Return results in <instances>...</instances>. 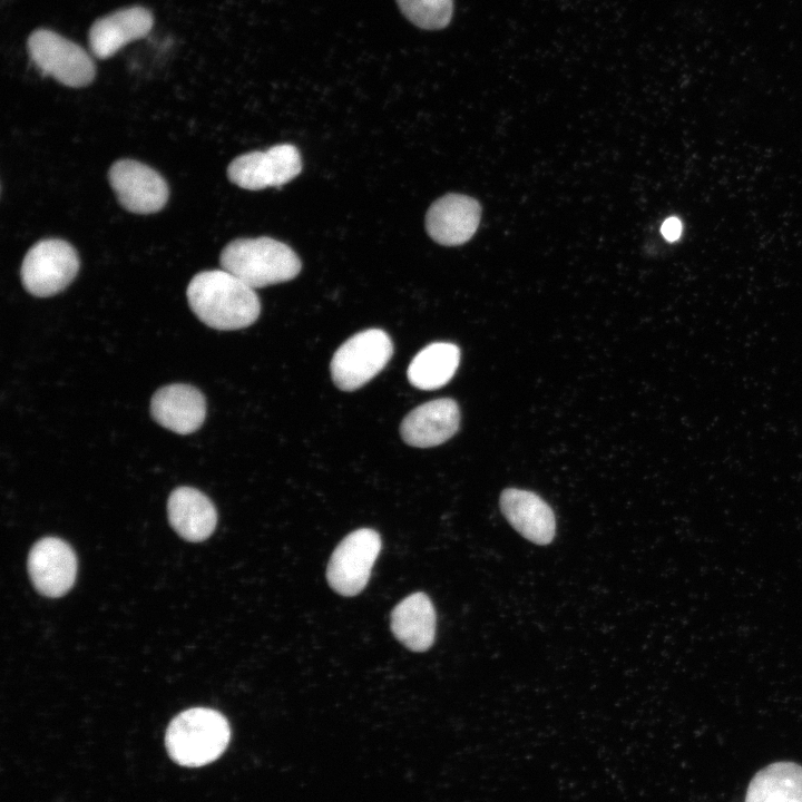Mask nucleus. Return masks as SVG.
Listing matches in <instances>:
<instances>
[{
	"instance_id": "f257e3e1",
	"label": "nucleus",
	"mask_w": 802,
	"mask_h": 802,
	"mask_svg": "<svg viewBox=\"0 0 802 802\" xmlns=\"http://www.w3.org/2000/svg\"><path fill=\"white\" fill-rule=\"evenodd\" d=\"M186 294L194 314L215 330L244 329L260 316L261 303L255 290L223 268L196 274Z\"/></svg>"
},
{
	"instance_id": "f03ea898",
	"label": "nucleus",
	"mask_w": 802,
	"mask_h": 802,
	"mask_svg": "<svg viewBox=\"0 0 802 802\" xmlns=\"http://www.w3.org/2000/svg\"><path fill=\"white\" fill-rule=\"evenodd\" d=\"M219 263L223 270L254 290L291 281L302 267L288 245L267 236L229 242L221 253Z\"/></svg>"
},
{
	"instance_id": "7ed1b4c3",
	"label": "nucleus",
	"mask_w": 802,
	"mask_h": 802,
	"mask_svg": "<svg viewBox=\"0 0 802 802\" xmlns=\"http://www.w3.org/2000/svg\"><path fill=\"white\" fill-rule=\"evenodd\" d=\"M231 728L226 718L212 708L194 707L169 723L165 745L169 756L184 766H202L216 760L226 749Z\"/></svg>"
},
{
	"instance_id": "20e7f679",
	"label": "nucleus",
	"mask_w": 802,
	"mask_h": 802,
	"mask_svg": "<svg viewBox=\"0 0 802 802\" xmlns=\"http://www.w3.org/2000/svg\"><path fill=\"white\" fill-rule=\"evenodd\" d=\"M393 354V344L380 329L361 331L348 339L333 354L330 370L334 384L354 391L384 369Z\"/></svg>"
},
{
	"instance_id": "39448f33",
	"label": "nucleus",
	"mask_w": 802,
	"mask_h": 802,
	"mask_svg": "<svg viewBox=\"0 0 802 802\" xmlns=\"http://www.w3.org/2000/svg\"><path fill=\"white\" fill-rule=\"evenodd\" d=\"M27 47L31 60L41 74L67 87H86L95 78L96 67L88 52L55 31H33L28 38Z\"/></svg>"
},
{
	"instance_id": "423d86ee",
	"label": "nucleus",
	"mask_w": 802,
	"mask_h": 802,
	"mask_svg": "<svg viewBox=\"0 0 802 802\" xmlns=\"http://www.w3.org/2000/svg\"><path fill=\"white\" fill-rule=\"evenodd\" d=\"M78 270L79 257L72 245L60 238H45L27 252L20 276L31 295L48 297L65 290Z\"/></svg>"
},
{
	"instance_id": "0eeeda50",
	"label": "nucleus",
	"mask_w": 802,
	"mask_h": 802,
	"mask_svg": "<svg viewBox=\"0 0 802 802\" xmlns=\"http://www.w3.org/2000/svg\"><path fill=\"white\" fill-rule=\"evenodd\" d=\"M379 534L361 528L349 534L334 549L326 570L329 585L342 596H355L369 581L381 550Z\"/></svg>"
},
{
	"instance_id": "6e6552de",
	"label": "nucleus",
	"mask_w": 802,
	"mask_h": 802,
	"mask_svg": "<svg viewBox=\"0 0 802 802\" xmlns=\"http://www.w3.org/2000/svg\"><path fill=\"white\" fill-rule=\"evenodd\" d=\"M301 170L302 159L297 148L281 144L236 157L227 167V176L241 188L260 190L280 187L295 178Z\"/></svg>"
},
{
	"instance_id": "1a4fd4ad",
	"label": "nucleus",
	"mask_w": 802,
	"mask_h": 802,
	"mask_svg": "<svg viewBox=\"0 0 802 802\" xmlns=\"http://www.w3.org/2000/svg\"><path fill=\"white\" fill-rule=\"evenodd\" d=\"M108 179L118 202L128 212L153 214L168 200V185L155 169L134 159H120L109 168Z\"/></svg>"
},
{
	"instance_id": "9d476101",
	"label": "nucleus",
	"mask_w": 802,
	"mask_h": 802,
	"mask_svg": "<svg viewBox=\"0 0 802 802\" xmlns=\"http://www.w3.org/2000/svg\"><path fill=\"white\" fill-rule=\"evenodd\" d=\"M27 566L35 588L47 597L65 595L77 575V557L72 548L57 537L38 540L30 549Z\"/></svg>"
},
{
	"instance_id": "9b49d317",
	"label": "nucleus",
	"mask_w": 802,
	"mask_h": 802,
	"mask_svg": "<svg viewBox=\"0 0 802 802\" xmlns=\"http://www.w3.org/2000/svg\"><path fill=\"white\" fill-rule=\"evenodd\" d=\"M481 207L475 198L461 194H448L429 207L426 228L438 244L457 246L468 242L476 233Z\"/></svg>"
},
{
	"instance_id": "f8f14e48",
	"label": "nucleus",
	"mask_w": 802,
	"mask_h": 802,
	"mask_svg": "<svg viewBox=\"0 0 802 802\" xmlns=\"http://www.w3.org/2000/svg\"><path fill=\"white\" fill-rule=\"evenodd\" d=\"M459 424L457 402L443 398L426 402L409 412L401 422L400 433L409 446L430 448L449 440Z\"/></svg>"
},
{
	"instance_id": "ddd939ff",
	"label": "nucleus",
	"mask_w": 802,
	"mask_h": 802,
	"mask_svg": "<svg viewBox=\"0 0 802 802\" xmlns=\"http://www.w3.org/2000/svg\"><path fill=\"white\" fill-rule=\"evenodd\" d=\"M153 418L162 427L178 433L195 432L206 417V402L193 385L175 383L160 388L150 402Z\"/></svg>"
},
{
	"instance_id": "4468645a",
	"label": "nucleus",
	"mask_w": 802,
	"mask_h": 802,
	"mask_svg": "<svg viewBox=\"0 0 802 802\" xmlns=\"http://www.w3.org/2000/svg\"><path fill=\"white\" fill-rule=\"evenodd\" d=\"M154 19L143 7H129L96 20L89 30V46L99 59L115 55L128 42L145 37L153 28Z\"/></svg>"
},
{
	"instance_id": "2eb2a0df",
	"label": "nucleus",
	"mask_w": 802,
	"mask_h": 802,
	"mask_svg": "<svg viewBox=\"0 0 802 802\" xmlns=\"http://www.w3.org/2000/svg\"><path fill=\"white\" fill-rule=\"evenodd\" d=\"M500 508L510 525L528 540L547 545L554 539V511L538 495L516 488L506 489L500 496Z\"/></svg>"
},
{
	"instance_id": "dca6fc26",
	"label": "nucleus",
	"mask_w": 802,
	"mask_h": 802,
	"mask_svg": "<svg viewBox=\"0 0 802 802\" xmlns=\"http://www.w3.org/2000/svg\"><path fill=\"white\" fill-rule=\"evenodd\" d=\"M167 512L175 531L192 542L207 539L217 522V512L212 501L190 487L173 490L168 498Z\"/></svg>"
},
{
	"instance_id": "f3484780",
	"label": "nucleus",
	"mask_w": 802,
	"mask_h": 802,
	"mask_svg": "<svg viewBox=\"0 0 802 802\" xmlns=\"http://www.w3.org/2000/svg\"><path fill=\"white\" fill-rule=\"evenodd\" d=\"M394 637L413 652L427 651L436 636V612L423 593H414L401 600L391 613Z\"/></svg>"
},
{
	"instance_id": "a211bd4d",
	"label": "nucleus",
	"mask_w": 802,
	"mask_h": 802,
	"mask_svg": "<svg viewBox=\"0 0 802 802\" xmlns=\"http://www.w3.org/2000/svg\"><path fill=\"white\" fill-rule=\"evenodd\" d=\"M745 802H802V766L776 762L761 769L749 784Z\"/></svg>"
},
{
	"instance_id": "6ab92c4d",
	"label": "nucleus",
	"mask_w": 802,
	"mask_h": 802,
	"mask_svg": "<svg viewBox=\"0 0 802 802\" xmlns=\"http://www.w3.org/2000/svg\"><path fill=\"white\" fill-rule=\"evenodd\" d=\"M460 362V350L448 342L423 348L408 368L410 383L421 390H436L448 383Z\"/></svg>"
},
{
	"instance_id": "aec40b11",
	"label": "nucleus",
	"mask_w": 802,
	"mask_h": 802,
	"mask_svg": "<svg viewBox=\"0 0 802 802\" xmlns=\"http://www.w3.org/2000/svg\"><path fill=\"white\" fill-rule=\"evenodd\" d=\"M401 12L415 26L436 30L451 20L452 0H397Z\"/></svg>"
},
{
	"instance_id": "412c9836",
	"label": "nucleus",
	"mask_w": 802,
	"mask_h": 802,
	"mask_svg": "<svg viewBox=\"0 0 802 802\" xmlns=\"http://www.w3.org/2000/svg\"><path fill=\"white\" fill-rule=\"evenodd\" d=\"M661 232L665 239H667L668 242H674L681 236L682 223L677 217L672 216L665 219L661 227Z\"/></svg>"
}]
</instances>
